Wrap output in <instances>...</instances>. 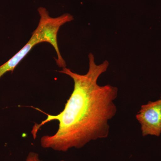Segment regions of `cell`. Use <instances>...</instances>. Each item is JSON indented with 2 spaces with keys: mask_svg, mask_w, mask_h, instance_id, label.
Returning a JSON list of instances; mask_svg holds the SVG:
<instances>
[{
  "mask_svg": "<svg viewBox=\"0 0 161 161\" xmlns=\"http://www.w3.org/2000/svg\"><path fill=\"white\" fill-rule=\"evenodd\" d=\"M25 161H42L40 159L39 154L36 153L31 152L27 156Z\"/></svg>",
  "mask_w": 161,
  "mask_h": 161,
  "instance_id": "cell-3",
  "label": "cell"
},
{
  "mask_svg": "<svg viewBox=\"0 0 161 161\" xmlns=\"http://www.w3.org/2000/svg\"><path fill=\"white\" fill-rule=\"evenodd\" d=\"M141 125L142 135L159 136L161 134V100L142 105L136 115Z\"/></svg>",
  "mask_w": 161,
  "mask_h": 161,
  "instance_id": "cell-2",
  "label": "cell"
},
{
  "mask_svg": "<svg viewBox=\"0 0 161 161\" xmlns=\"http://www.w3.org/2000/svg\"><path fill=\"white\" fill-rule=\"evenodd\" d=\"M64 161V160H60V161Z\"/></svg>",
  "mask_w": 161,
  "mask_h": 161,
  "instance_id": "cell-4",
  "label": "cell"
},
{
  "mask_svg": "<svg viewBox=\"0 0 161 161\" xmlns=\"http://www.w3.org/2000/svg\"><path fill=\"white\" fill-rule=\"evenodd\" d=\"M109 65L108 60L96 64L94 55L91 53L88 71L85 75L74 73L66 67L59 71L73 79L74 90L64 109L58 115L47 114L35 108L47 117L33 127L31 132L34 139L42 126L53 120L59 121V128L54 135L41 137L42 147L64 152L72 148L80 149L91 141L108 137L109 121L117 112L115 100L118 89L110 85L101 86L98 80Z\"/></svg>",
  "mask_w": 161,
  "mask_h": 161,
  "instance_id": "cell-1",
  "label": "cell"
},
{
  "mask_svg": "<svg viewBox=\"0 0 161 161\" xmlns=\"http://www.w3.org/2000/svg\"><path fill=\"white\" fill-rule=\"evenodd\" d=\"M160 100H161V94Z\"/></svg>",
  "mask_w": 161,
  "mask_h": 161,
  "instance_id": "cell-5",
  "label": "cell"
}]
</instances>
